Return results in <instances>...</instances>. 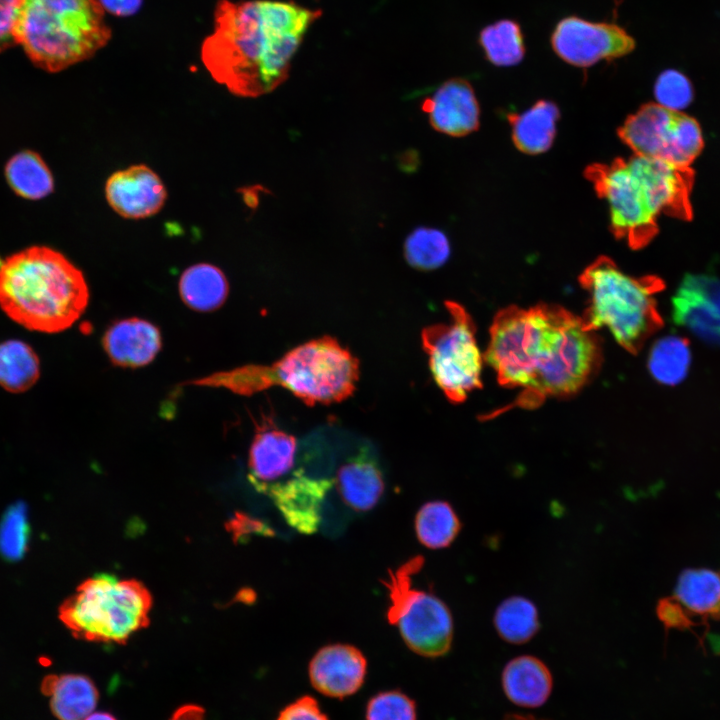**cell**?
Wrapping results in <instances>:
<instances>
[{
    "instance_id": "cell-2",
    "label": "cell",
    "mask_w": 720,
    "mask_h": 720,
    "mask_svg": "<svg viewBox=\"0 0 720 720\" xmlns=\"http://www.w3.org/2000/svg\"><path fill=\"white\" fill-rule=\"evenodd\" d=\"M321 16L294 2L218 0L201 60L219 84L241 97L270 93L288 77L310 25Z\"/></svg>"
},
{
    "instance_id": "cell-35",
    "label": "cell",
    "mask_w": 720,
    "mask_h": 720,
    "mask_svg": "<svg viewBox=\"0 0 720 720\" xmlns=\"http://www.w3.org/2000/svg\"><path fill=\"white\" fill-rule=\"evenodd\" d=\"M30 528L26 507L22 503L11 505L0 522V553L9 561L23 558Z\"/></svg>"
},
{
    "instance_id": "cell-25",
    "label": "cell",
    "mask_w": 720,
    "mask_h": 720,
    "mask_svg": "<svg viewBox=\"0 0 720 720\" xmlns=\"http://www.w3.org/2000/svg\"><path fill=\"white\" fill-rule=\"evenodd\" d=\"M673 319L696 336L720 345V312L697 292L680 285L673 297Z\"/></svg>"
},
{
    "instance_id": "cell-30",
    "label": "cell",
    "mask_w": 720,
    "mask_h": 720,
    "mask_svg": "<svg viewBox=\"0 0 720 720\" xmlns=\"http://www.w3.org/2000/svg\"><path fill=\"white\" fill-rule=\"evenodd\" d=\"M494 625L503 640L512 644L526 643L539 629L537 607L526 597L511 596L497 607Z\"/></svg>"
},
{
    "instance_id": "cell-15",
    "label": "cell",
    "mask_w": 720,
    "mask_h": 720,
    "mask_svg": "<svg viewBox=\"0 0 720 720\" xmlns=\"http://www.w3.org/2000/svg\"><path fill=\"white\" fill-rule=\"evenodd\" d=\"M431 126L446 135L460 137L479 126L480 108L470 83L461 78L442 83L422 103Z\"/></svg>"
},
{
    "instance_id": "cell-20",
    "label": "cell",
    "mask_w": 720,
    "mask_h": 720,
    "mask_svg": "<svg viewBox=\"0 0 720 720\" xmlns=\"http://www.w3.org/2000/svg\"><path fill=\"white\" fill-rule=\"evenodd\" d=\"M501 682L506 697L525 708L542 706L549 698L553 680L548 667L537 657L521 655L503 669Z\"/></svg>"
},
{
    "instance_id": "cell-36",
    "label": "cell",
    "mask_w": 720,
    "mask_h": 720,
    "mask_svg": "<svg viewBox=\"0 0 720 720\" xmlns=\"http://www.w3.org/2000/svg\"><path fill=\"white\" fill-rule=\"evenodd\" d=\"M366 720H417L415 702L398 690L383 691L367 703Z\"/></svg>"
},
{
    "instance_id": "cell-41",
    "label": "cell",
    "mask_w": 720,
    "mask_h": 720,
    "mask_svg": "<svg viewBox=\"0 0 720 720\" xmlns=\"http://www.w3.org/2000/svg\"><path fill=\"white\" fill-rule=\"evenodd\" d=\"M104 10L119 17H127L136 14L143 0H98Z\"/></svg>"
},
{
    "instance_id": "cell-26",
    "label": "cell",
    "mask_w": 720,
    "mask_h": 720,
    "mask_svg": "<svg viewBox=\"0 0 720 720\" xmlns=\"http://www.w3.org/2000/svg\"><path fill=\"white\" fill-rule=\"evenodd\" d=\"M40 377V361L30 345L20 340L0 343V386L12 393L30 389Z\"/></svg>"
},
{
    "instance_id": "cell-5",
    "label": "cell",
    "mask_w": 720,
    "mask_h": 720,
    "mask_svg": "<svg viewBox=\"0 0 720 720\" xmlns=\"http://www.w3.org/2000/svg\"><path fill=\"white\" fill-rule=\"evenodd\" d=\"M359 378V361L337 339L323 336L288 351L270 366L249 365L196 381L250 395L281 386L309 406L350 397Z\"/></svg>"
},
{
    "instance_id": "cell-9",
    "label": "cell",
    "mask_w": 720,
    "mask_h": 720,
    "mask_svg": "<svg viewBox=\"0 0 720 720\" xmlns=\"http://www.w3.org/2000/svg\"><path fill=\"white\" fill-rule=\"evenodd\" d=\"M424 558L414 556L397 570L389 571L383 585L390 605L387 620L399 628L402 639L413 652L424 657L448 653L453 640V618L448 606L432 593L412 588V576Z\"/></svg>"
},
{
    "instance_id": "cell-38",
    "label": "cell",
    "mask_w": 720,
    "mask_h": 720,
    "mask_svg": "<svg viewBox=\"0 0 720 720\" xmlns=\"http://www.w3.org/2000/svg\"><path fill=\"white\" fill-rule=\"evenodd\" d=\"M22 0H0V52L16 44L15 27Z\"/></svg>"
},
{
    "instance_id": "cell-14",
    "label": "cell",
    "mask_w": 720,
    "mask_h": 720,
    "mask_svg": "<svg viewBox=\"0 0 720 720\" xmlns=\"http://www.w3.org/2000/svg\"><path fill=\"white\" fill-rule=\"evenodd\" d=\"M367 660L350 644H329L312 657L308 674L311 685L319 693L343 699L356 693L364 683Z\"/></svg>"
},
{
    "instance_id": "cell-24",
    "label": "cell",
    "mask_w": 720,
    "mask_h": 720,
    "mask_svg": "<svg viewBox=\"0 0 720 720\" xmlns=\"http://www.w3.org/2000/svg\"><path fill=\"white\" fill-rule=\"evenodd\" d=\"M228 283L223 272L207 263L187 268L179 281L184 303L193 310L209 312L220 307L228 295Z\"/></svg>"
},
{
    "instance_id": "cell-22",
    "label": "cell",
    "mask_w": 720,
    "mask_h": 720,
    "mask_svg": "<svg viewBox=\"0 0 720 720\" xmlns=\"http://www.w3.org/2000/svg\"><path fill=\"white\" fill-rule=\"evenodd\" d=\"M559 116L556 104L548 100L537 101L522 113H510L514 145L530 155L546 152L553 144Z\"/></svg>"
},
{
    "instance_id": "cell-12",
    "label": "cell",
    "mask_w": 720,
    "mask_h": 720,
    "mask_svg": "<svg viewBox=\"0 0 720 720\" xmlns=\"http://www.w3.org/2000/svg\"><path fill=\"white\" fill-rule=\"evenodd\" d=\"M332 486V479L313 478L297 470L258 491L271 498L290 527L310 535L320 526L322 504Z\"/></svg>"
},
{
    "instance_id": "cell-11",
    "label": "cell",
    "mask_w": 720,
    "mask_h": 720,
    "mask_svg": "<svg viewBox=\"0 0 720 720\" xmlns=\"http://www.w3.org/2000/svg\"><path fill=\"white\" fill-rule=\"evenodd\" d=\"M550 42L560 59L580 68L621 58L636 46L633 36L617 23L595 22L575 15L557 22Z\"/></svg>"
},
{
    "instance_id": "cell-33",
    "label": "cell",
    "mask_w": 720,
    "mask_h": 720,
    "mask_svg": "<svg viewBox=\"0 0 720 720\" xmlns=\"http://www.w3.org/2000/svg\"><path fill=\"white\" fill-rule=\"evenodd\" d=\"M703 143V133L699 123L691 116L677 113L661 159L684 169L700 154Z\"/></svg>"
},
{
    "instance_id": "cell-32",
    "label": "cell",
    "mask_w": 720,
    "mask_h": 720,
    "mask_svg": "<svg viewBox=\"0 0 720 720\" xmlns=\"http://www.w3.org/2000/svg\"><path fill=\"white\" fill-rule=\"evenodd\" d=\"M450 252L447 236L436 228L418 227L407 236L404 243L407 263L421 271L441 267L447 262Z\"/></svg>"
},
{
    "instance_id": "cell-39",
    "label": "cell",
    "mask_w": 720,
    "mask_h": 720,
    "mask_svg": "<svg viewBox=\"0 0 720 720\" xmlns=\"http://www.w3.org/2000/svg\"><path fill=\"white\" fill-rule=\"evenodd\" d=\"M681 285L697 292L720 312V280L708 275H687Z\"/></svg>"
},
{
    "instance_id": "cell-29",
    "label": "cell",
    "mask_w": 720,
    "mask_h": 720,
    "mask_svg": "<svg viewBox=\"0 0 720 720\" xmlns=\"http://www.w3.org/2000/svg\"><path fill=\"white\" fill-rule=\"evenodd\" d=\"M461 522L452 506L442 500L423 504L415 516L419 542L430 549L448 547L457 537Z\"/></svg>"
},
{
    "instance_id": "cell-4",
    "label": "cell",
    "mask_w": 720,
    "mask_h": 720,
    "mask_svg": "<svg viewBox=\"0 0 720 720\" xmlns=\"http://www.w3.org/2000/svg\"><path fill=\"white\" fill-rule=\"evenodd\" d=\"M584 175L608 203L612 233L632 248L647 244L656 232L657 218L678 210L685 200L682 170L660 158H616L588 166Z\"/></svg>"
},
{
    "instance_id": "cell-8",
    "label": "cell",
    "mask_w": 720,
    "mask_h": 720,
    "mask_svg": "<svg viewBox=\"0 0 720 720\" xmlns=\"http://www.w3.org/2000/svg\"><path fill=\"white\" fill-rule=\"evenodd\" d=\"M151 607L152 596L141 582L99 574L62 603L59 618L77 638L122 644L148 626Z\"/></svg>"
},
{
    "instance_id": "cell-7",
    "label": "cell",
    "mask_w": 720,
    "mask_h": 720,
    "mask_svg": "<svg viewBox=\"0 0 720 720\" xmlns=\"http://www.w3.org/2000/svg\"><path fill=\"white\" fill-rule=\"evenodd\" d=\"M589 294L582 321L587 329L609 330L626 351L636 354L663 325L654 295L663 288L653 276L627 275L607 256L594 260L579 276Z\"/></svg>"
},
{
    "instance_id": "cell-6",
    "label": "cell",
    "mask_w": 720,
    "mask_h": 720,
    "mask_svg": "<svg viewBox=\"0 0 720 720\" xmlns=\"http://www.w3.org/2000/svg\"><path fill=\"white\" fill-rule=\"evenodd\" d=\"M110 38L98 0H22L16 44L43 70L59 72L84 61Z\"/></svg>"
},
{
    "instance_id": "cell-28",
    "label": "cell",
    "mask_w": 720,
    "mask_h": 720,
    "mask_svg": "<svg viewBox=\"0 0 720 720\" xmlns=\"http://www.w3.org/2000/svg\"><path fill=\"white\" fill-rule=\"evenodd\" d=\"M5 175L19 196L37 200L53 191V177L42 158L35 152L22 151L7 162Z\"/></svg>"
},
{
    "instance_id": "cell-44",
    "label": "cell",
    "mask_w": 720,
    "mask_h": 720,
    "mask_svg": "<svg viewBox=\"0 0 720 720\" xmlns=\"http://www.w3.org/2000/svg\"><path fill=\"white\" fill-rule=\"evenodd\" d=\"M84 720H116V718L107 712H93Z\"/></svg>"
},
{
    "instance_id": "cell-10",
    "label": "cell",
    "mask_w": 720,
    "mask_h": 720,
    "mask_svg": "<svg viewBox=\"0 0 720 720\" xmlns=\"http://www.w3.org/2000/svg\"><path fill=\"white\" fill-rule=\"evenodd\" d=\"M445 307L450 314L449 323L425 327L421 340L435 383L450 402L457 404L481 387L484 357L470 314L454 301H446Z\"/></svg>"
},
{
    "instance_id": "cell-16",
    "label": "cell",
    "mask_w": 720,
    "mask_h": 720,
    "mask_svg": "<svg viewBox=\"0 0 720 720\" xmlns=\"http://www.w3.org/2000/svg\"><path fill=\"white\" fill-rule=\"evenodd\" d=\"M257 428L249 450V479L258 490L280 481L295 465L297 439L271 423Z\"/></svg>"
},
{
    "instance_id": "cell-27",
    "label": "cell",
    "mask_w": 720,
    "mask_h": 720,
    "mask_svg": "<svg viewBox=\"0 0 720 720\" xmlns=\"http://www.w3.org/2000/svg\"><path fill=\"white\" fill-rule=\"evenodd\" d=\"M478 42L486 59L495 66H514L525 56L521 26L512 19H501L485 26L479 33Z\"/></svg>"
},
{
    "instance_id": "cell-13",
    "label": "cell",
    "mask_w": 720,
    "mask_h": 720,
    "mask_svg": "<svg viewBox=\"0 0 720 720\" xmlns=\"http://www.w3.org/2000/svg\"><path fill=\"white\" fill-rule=\"evenodd\" d=\"M105 197L121 217L143 219L162 209L167 191L157 173L138 164L111 174L105 183Z\"/></svg>"
},
{
    "instance_id": "cell-45",
    "label": "cell",
    "mask_w": 720,
    "mask_h": 720,
    "mask_svg": "<svg viewBox=\"0 0 720 720\" xmlns=\"http://www.w3.org/2000/svg\"><path fill=\"white\" fill-rule=\"evenodd\" d=\"M2 263H3V261H2V259L0 258V267H1Z\"/></svg>"
},
{
    "instance_id": "cell-19",
    "label": "cell",
    "mask_w": 720,
    "mask_h": 720,
    "mask_svg": "<svg viewBox=\"0 0 720 720\" xmlns=\"http://www.w3.org/2000/svg\"><path fill=\"white\" fill-rule=\"evenodd\" d=\"M676 114L656 103L643 105L625 120L618 129V135L635 154L661 158Z\"/></svg>"
},
{
    "instance_id": "cell-42",
    "label": "cell",
    "mask_w": 720,
    "mask_h": 720,
    "mask_svg": "<svg viewBox=\"0 0 720 720\" xmlns=\"http://www.w3.org/2000/svg\"><path fill=\"white\" fill-rule=\"evenodd\" d=\"M205 711L198 705L188 704L178 708L169 720H204Z\"/></svg>"
},
{
    "instance_id": "cell-21",
    "label": "cell",
    "mask_w": 720,
    "mask_h": 720,
    "mask_svg": "<svg viewBox=\"0 0 720 720\" xmlns=\"http://www.w3.org/2000/svg\"><path fill=\"white\" fill-rule=\"evenodd\" d=\"M41 691L49 697L58 720H84L93 713L99 696L94 683L79 674L48 675L42 680Z\"/></svg>"
},
{
    "instance_id": "cell-1",
    "label": "cell",
    "mask_w": 720,
    "mask_h": 720,
    "mask_svg": "<svg viewBox=\"0 0 720 720\" xmlns=\"http://www.w3.org/2000/svg\"><path fill=\"white\" fill-rule=\"evenodd\" d=\"M489 333L485 362L502 386L521 389L511 407L575 394L600 366L595 331L557 305L509 306L496 314Z\"/></svg>"
},
{
    "instance_id": "cell-23",
    "label": "cell",
    "mask_w": 720,
    "mask_h": 720,
    "mask_svg": "<svg viewBox=\"0 0 720 720\" xmlns=\"http://www.w3.org/2000/svg\"><path fill=\"white\" fill-rule=\"evenodd\" d=\"M690 614L720 617V571L687 569L678 578L673 596Z\"/></svg>"
},
{
    "instance_id": "cell-17",
    "label": "cell",
    "mask_w": 720,
    "mask_h": 720,
    "mask_svg": "<svg viewBox=\"0 0 720 720\" xmlns=\"http://www.w3.org/2000/svg\"><path fill=\"white\" fill-rule=\"evenodd\" d=\"M103 346L111 361L122 367H141L151 362L161 348L156 326L138 318L114 323L104 334Z\"/></svg>"
},
{
    "instance_id": "cell-40",
    "label": "cell",
    "mask_w": 720,
    "mask_h": 720,
    "mask_svg": "<svg viewBox=\"0 0 720 720\" xmlns=\"http://www.w3.org/2000/svg\"><path fill=\"white\" fill-rule=\"evenodd\" d=\"M657 615L667 628H686L692 622L685 609L674 598H664L657 604Z\"/></svg>"
},
{
    "instance_id": "cell-31",
    "label": "cell",
    "mask_w": 720,
    "mask_h": 720,
    "mask_svg": "<svg viewBox=\"0 0 720 720\" xmlns=\"http://www.w3.org/2000/svg\"><path fill=\"white\" fill-rule=\"evenodd\" d=\"M691 363L688 341L669 335L659 339L651 348L648 368L661 384L676 385L687 376Z\"/></svg>"
},
{
    "instance_id": "cell-18",
    "label": "cell",
    "mask_w": 720,
    "mask_h": 720,
    "mask_svg": "<svg viewBox=\"0 0 720 720\" xmlns=\"http://www.w3.org/2000/svg\"><path fill=\"white\" fill-rule=\"evenodd\" d=\"M333 484L343 502L356 512L374 508L385 489L382 471L369 451H360L340 466Z\"/></svg>"
},
{
    "instance_id": "cell-3",
    "label": "cell",
    "mask_w": 720,
    "mask_h": 720,
    "mask_svg": "<svg viewBox=\"0 0 720 720\" xmlns=\"http://www.w3.org/2000/svg\"><path fill=\"white\" fill-rule=\"evenodd\" d=\"M88 299L82 272L49 247L24 249L0 267V307L29 330L57 333L69 328L85 311Z\"/></svg>"
},
{
    "instance_id": "cell-43",
    "label": "cell",
    "mask_w": 720,
    "mask_h": 720,
    "mask_svg": "<svg viewBox=\"0 0 720 720\" xmlns=\"http://www.w3.org/2000/svg\"><path fill=\"white\" fill-rule=\"evenodd\" d=\"M503 720H546V719L538 718L533 715L509 713L504 716Z\"/></svg>"
},
{
    "instance_id": "cell-34",
    "label": "cell",
    "mask_w": 720,
    "mask_h": 720,
    "mask_svg": "<svg viewBox=\"0 0 720 720\" xmlns=\"http://www.w3.org/2000/svg\"><path fill=\"white\" fill-rule=\"evenodd\" d=\"M653 92L656 104L673 113H683L694 99L691 80L674 68L666 69L657 76Z\"/></svg>"
},
{
    "instance_id": "cell-37",
    "label": "cell",
    "mask_w": 720,
    "mask_h": 720,
    "mask_svg": "<svg viewBox=\"0 0 720 720\" xmlns=\"http://www.w3.org/2000/svg\"><path fill=\"white\" fill-rule=\"evenodd\" d=\"M276 720H329L317 700L304 695L284 707Z\"/></svg>"
}]
</instances>
